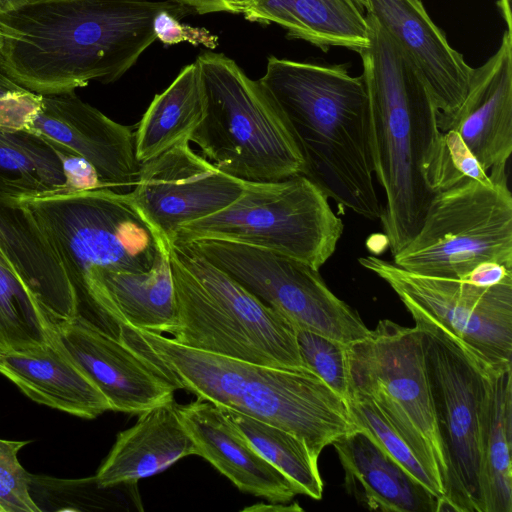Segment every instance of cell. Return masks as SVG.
Listing matches in <instances>:
<instances>
[{
  "label": "cell",
  "mask_w": 512,
  "mask_h": 512,
  "mask_svg": "<svg viewBox=\"0 0 512 512\" xmlns=\"http://www.w3.org/2000/svg\"><path fill=\"white\" fill-rule=\"evenodd\" d=\"M438 125L442 132H457L486 172L506 167L512 152L511 31L504 32L484 64L473 68L463 101Z\"/></svg>",
  "instance_id": "ac0fdd59"
},
{
  "label": "cell",
  "mask_w": 512,
  "mask_h": 512,
  "mask_svg": "<svg viewBox=\"0 0 512 512\" xmlns=\"http://www.w3.org/2000/svg\"><path fill=\"white\" fill-rule=\"evenodd\" d=\"M85 306L116 326L171 334L176 325L177 305L170 244L161 248L149 271H102Z\"/></svg>",
  "instance_id": "44dd1931"
},
{
  "label": "cell",
  "mask_w": 512,
  "mask_h": 512,
  "mask_svg": "<svg viewBox=\"0 0 512 512\" xmlns=\"http://www.w3.org/2000/svg\"><path fill=\"white\" fill-rule=\"evenodd\" d=\"M296 338L304 366L347 401L346 344L305 329H296Z\"/></svg>",
  "instance_id": "1f68e13d"
},
{
  "label": "cell",
  "mask_w": 512,
  "mask_h": 512,
  "mask_svg": "<svg viewBox=\"0 0 512 512\" xmlns=\"http://www.w3.org/2000/svg\"><path fill=\"white\" fill-rule=\"evenodd\" d=\"M366 19L370 43L358 53L373 168L386 195L380 220L395 255L419 231L436 193L465 177L450 163L438 108L422 76L380 25Z\"/></svg>",
  "instance_id": "7a4b0ae2"
},
{
  "label": "cell",
  "mask_w": 512,
  "mask_h": 512,
  "mask_svg": "<svg viewBox=\"0 0 512 512\" xmlns=\"http://www.w3.org/2000/svg\"><path fill=\"white\" fill-rule=\"evenodd\" d=\"M354 2L360 7V9H362L364 11V8L361 4V0H354Z\"/></svg>",
  "instance_id": "7bdbcfd3"
},
{
  "label": "cell",
  "mask_w": 512,
  "mask_h": 512,
  "mask_svg": "<svg viewBox=\"0 0 512 512\" xmlns=\"http://www.w3.org/2000/svg\"><path fill=\"white\" fill-rule=\"evenodd\" d=\"M344 224L328 197L302 174L247 182L225 208L182 225L170 244L200 239L235 242L273 251L319 270L333 255Z\"/></svg>",
  "instance_id": "ba28073f"
},
{
  "label": "cell",
  "mask_w": 512,
  "mask_h": 512,
  "mask_svg": "<svg viewBox=\"0 0 512 512\" xmlns=\"http://www.w3.org/2000/svg\"><path fill=\"white\" fill-rule=\"evenodd\" d=\"M426 373L447 474L438 511L485 512L480 413L487 368L455 337L423 321Z\"/></svg>",
  "instance_id": "8fae6325"
},
{
  "label": "cell",
  "mask_w": 512,
  "mask_h": 512,
  "mask_svg": "<svg viewBox=\"0 0 512 512\" xmlns=\"http://www.w3.org/2000/svg\"><path fill=\"white\" fill-rule=\"evenodd\" d=\"M245 181L234 178L194 152L184 139L141 163L128 196L169 244L178 229L231 204Z\"/></svg>",
  "instance_id": "5bb4252c"
},
{
  "label": "cell",
  "mask_w": 512,
  "mask_h": 512,
  "mask_svg": "<svg viewBox=\"0 0 512 512\" xmlns=\"http://www.w3.org/2000/svg\"><path fill=\"white\" fill-rule=\"evenodd\" d=\"M443 136L450 163L461 177L472 178L484 184L493 182L457 132L447 130L443 132Z\"/></svg>",
  "instance_id": "d590c367"
},
{
  "label": "cell",
  "mask_w": 512,
  "mask_h": 512,
  "mask_svg": "<svg viewBox=\"0 0 512 512\" xmlns=\"http://www.w3.org/2000/svg\"><path fill=\"white\" fill-rule=\"evenodd\" d=\"M0 374L33 401L93 419L110 405L60 342L56 331L45 345L25 353L0 357Z\"/></svg>",
  "instance_id": "603a6c76"
},
{
  "label": "cell",
  "mask_w": 512,
  "mask_h": 512,
  "mask_svg": "<svg viewBox=\"0 0 512 512\" xmlns=\"http://www.w3.org/2000/svg\"><path fill=\"white\" fill-rule=\"evenodd\" d=\"M206 100L199 66L186 65L172 83L154 96L134 132L135 154L144 163L189 139L205 115Z\"/></svg>",
  "instance_id": "4316f807"
},
{
  "label": "cell",
  "mask_w": 512,
  "mask_h": 512,
  "mask_svg": "<svg viewBox=\"0 0 512 512\" xmlns=\"http://www.w3.org/2000/svg\"><path fill=\"white\" fill-rule=\"evenodd\" d=\"M358 261L393 289L414 322L445 330L486 366L512 364V279L480 287L413 273L373 255Z\"/></svg>",
  "instance_id": "4fadbf2b"
},
{
  "label": "cell",
  "mask_w": 512,
  "mask_h": 512,
  "mask_svg": "<svg viewBox=\"0 0 512 512\" xmlns=\"http://www.w3.org/2000/svg\"><path fill=\"white\" fill-rule=\"evenodd\" d=\"M50 142L62 162L67 192L105 188L100 182L95 168L85 158L65 146Z\"/></svg>",
  "instance_id": "e575fe53"
},
{
  "label": "cell",
  "mask_w": 512,
  "mask_h": 512,
  "mask_svg": "<svg viewBox=\"0 0 512 512\" xmlns=\"http://www.w3.org/2000/svg\"><path fill=\"white\" fill-rule=\"evenodd\" d=\"M22 1L23 0H0V13H4L13 9Z\"/></svg>",
  "instance_id": "b9f144b4"
},
{
  "label": "cell",
  "mask_w": 512,
  "mask_h": 512,
  "mask_svg": "<svg viewBox=\"0 0 512 512\" xmlns=\"http://www.w3.org/2000/svg\"><path fill=\"white\" fill-rule=\"evenodd\" d=\"M502 4L500 5L503 15L505 16L507 30L511 31V10H510V0H500Z\"/></svg>",
  "instance_id": "ab89813d"
},
{
  "label": "cell",
  "mask_w": 512,
  "mask_h": 512,
  "mask_svg": "<svg viewBox=\"0 0 512 512\" xmlns=\"http://www.w3.org/2000/svg\"><path fill=\"white\" fill-rule=\"evenodd\" d=\"M14 197L55 246L76 291L79 310L102 271H149L168 243L128 192L98 188Z\"/></svg>",
  "instance_id": "52a82bcc"
},
{
  "label": "cell",
  "mask_w": 512,
  "mask_h": 512,
  "mask_svg": "<svg viewBox=\"0 0 512 512\" xmlns=\"http://www.w3.org/2000/svg\"><path fill=\"white\" fill-rule=\"evenodd\" d=\"M54 332L32 293L0 257V357L39 348Z\"/></svg>",
  "instance_id": "f546056e"
},
{
  "label": "cell",
  "mask_w": 512,
  "mask_h": 512,
  "mask_svg": "<svg viewBox=\"0 0 512 512\" xmlns=\"http://www.w3.org/2000/svg\"><path fill=\"white\" fill-rule=\"evenodd\" d=\"M220 409L252 447L293 483L299 494L322 499L323 481L318 460L303 441L274 425L229 409Z\"/></svg>",
  "instance_id": "f1b7e54d"
},
{
  "label": "cell",
  "mask_w": 512,
  "mask_h": 512,
  "mask_svg": "<svg viewBox=\"0 0 512 512\" xmlns=\"http://www.w3.org/2000/svg\"><path fill=\"white\" fill-rule=\"evenodd\" d=\"M136 423L121 431L99 467L95 481L111 488L159 473L179 459L197 455L176 403L170 401L138 414Z\"/></svg>",
  "instance_id": "cb8c5ba5"
},
{
  "label": "cell",
  "mask_w": 512,
  "mask_h": 512,
  "mask_svg": "<svg viewBox=\"0 0 512 512\" xmlns=\"http://www.w3.org/2000/svg\"><path fill=\"white\" fill-rule=\"evenodd\" d=\"M2 62V56L0 54V65ZM15 84L1 69H0V90L12 87Z\"/></svg>",
  "instance_id": "60d3db41"
},
{
  "label": "cell",
  "mask_w": 512,
  "mask_h": 512,
  "mask_svg": "<svg viewBox=\"0 0 512 512\" xmlns=\"http://www.w3.org/2000/svg\"><path fill=\"white\" fill-rule=\"evenodd\" d=\"M116 336L176 390L292 433L317 460L326 446L356 429L346 401L307 368L233 359L129 326H117Z\"/></svg>",
  "instance_id": "3957f363"
},
{
  "label": "cell",
  "mask_w": 512,
  "mask_h": 512,
  "mask_svg": "<svg viewBox=\"0 0 512 512\" xmlns=\"http://www.w3.org/2000/svg\"><path fill=\"white\" fill-rule=\"evenodd\" d=\"M28 441L0 439V512H39L30 494V475L18 459Z\"/></svg>",
  "instance_id": "d6a6232c"
},
{
  "label": "cell",
  "mask_w": 512,
  "mask_h": 512,
  "mask_svg": "<svg viewBox=\"0 0 512 512\" xmlns=\"http://www.w3.org/2000/svg\"><path fill=\"white\" fill-rule=\"evenodd\" d=\"M180 245L223 270L281 313L295 329L344 344L361 340L370 332L357 311L328 288L319 270L302 261L222 240L200 239Z\"/></svg>",
  "instance_id": "7c38bea8"
},
{
  "label": "cell",
  "mask_w": 512,
  "mask_h": 512,
  "mask_svg": "<svg viewBox=\"0 0 512 512\" xmlns=\"http://www.w3.org/2000/svg\"><path fill=\"white\" fill-rule=\"evenodd\" d=\"M198 14L229 12L240 14L242 7L249 0H171Z\"/></svg>",
  "instance_id": "74e56055"
},
{
  "label": "cell",
  "mask_w": 512,
  "mask_h": 512,
  "mask_svg": "<svg viewBox=\"0 0 512 512\" xmlns=\"http://www.w3.org/2000/svg\"><path fill=\"white\" fill-rule=\"evenodd\" d=\"M346 403L354 427L368 434L409 475L432 492L439 503L443 492L375 403L368 396L357 392H350Z\"/></svg>",
  "instance_id": "4dcf8cb0"
},
{
  "label": "cell",
  "mask_w": 512,
  "mask_h": 512,
  "mask_svg": "<svg viewBox=\"0 0 512 512\" xmlns=\"http://www.w3.org/2000/svg\"><path fill=\"white\" fill-rule=\"evenodd\" d=\"M0 257L56 328L79 314V301L52 241L13 194L0 190Z\"/></svg>",
  "instance_id": "d6986e66"
},
{
  "label": "cell",
  "mask_w": 512,
  "mask_h": 512,
  "mask_svg": "<svg viewBox=\"0 0 512 512\" xmlns=\"http://www.w3.org/2000/svg\"><path fill=\"white\" fill-rule=\"evenodd\" d=\"M197 455L207 460L240 491L273 504H286L298 493L293 483L265 460L219 407L201 399L176 404Z\"/></svg>",
  "instance_id": "ffe728a7"
},
{
  "label": "cell",
  "mask_w": 512,
  "mask_h": 512,
  "mask_svg": "<svg viewBox=\"0 0 512 512\" xmlns=\"http://www.w3.org/2000/svg\"><path fill=\"white\" fill-rule=\"evenodd\" d=\"M41 106V95L20 85L0 90V128L26 129Z\"/></svg>",
  "instance_id": "836d02e7"
},
{
  "label": "cell",
  "mask_w": 512,
  "mask_h": 512,
  "mask_svg": "<svg viewBox=\"0 0 512 512\" xmlns=\"http://www.w3.org/2000/svg\"><path fill=\"white\" fill-rule=\"evenodd\" d=\"M367 15L394 40L422 76L438 108V120L463 101L473 68L453 49L420 0H361Z\"/></svg>",
  "instance_id": "e0dca14e"
},
{
  "label": "cell",
  "mask_w": 512,
  "mask_h": 512,
  "mask_svg": "<svg viewBox=\"0 0 512 512\" xmlns=\"http://www.w3.org/2000/svg\"><path fill=\"white\" fill-rule=\"evenodd\" d=\"M206 108L189 141L222 172L247 182L302 174L304 163L291 129L259 80L231 58L204 52L196 58Z\"/></svg>",
  "instance_id": "8992f818"
},
{
  "label": "cell",
  "mask_w": 512,
  "mask_h": 512,
  "mask_svg": "<svg viewBox=\"0 0 512 512\" xmlns=\"http://www.w3.org/2000/svg\"><path fill=\"white\" fill-rule=\"evenodd\" d=\"M177 317L175 342L255 364L306 368L295 327L223 270L170 244Z\"/></svg>",
  "instance_id": "5b68a950"
},
{
  "label": "cell",
  "mask_w": 512,
  "mask_h": 512,
  "mask_svg": "<svg viewBox=\"0 0 512 512\" xmlns=\"http://www.w3.org/2000/svg\"><path fill=\"white\" fill-rule=\"evenodd\" d=\"M163 12L181 17L186 8L173 1L23 0L0 13L16 32L0 69L40 95L113 83L157 39L155 22Z\"/></svg>",
  "instance_id": "6da1fadb"
},
{
  "label": "cell",
  "mask_w": 512,
  "mask_h": 512,
  "mask_svg": "<svg viewBox=\"0 0 512 512\" xmlns=\"http://www.w3.org/2000/svg\"><path fill=\"white\" fill-rule=\"evenodd\" d=\"M346 357L349 393L364 394L375 403L444 496L447 468L421 329L380 320L365 338L346 344Z\"/></svg>",
  "instance_id": "30bf717a"
},
{
  "label": "cell",
  "mask_w": 512,
  "mask_h": 512,
  "mask_svg": "<svg viewBox=\"0 0 512 512\" xmlns=\"http://www.w3.org/2000/svg\"><path fill=\"white\" fill-rule=\"evenodd\" d=\"M484 184L462 178L431 201L414 238L393 263L413 273L464 280L482 263L512 269V195L505 168Z\"/></svg>",
  "instance_id": "9c48e42d"
},
{
  "label": "cell",
  "mask_w": 512,
  "mask_h": 512,
  "mask_svg": "<svg viewBox=\"0 0 512 512\" xmlns=\"http://www.w3.org/2000/svg\"><path fill=\"white\" fill-rule=\"evenodd\" d=\"M240 14L251 22L278 24L290 38L323 50L342 46L359 52L370 43L371 26L354 0H249Z\"/></svg>",
  "instance_id": "d4e9b609"
},
{
  "label": "cell",
  "mask_w": 512,
  "mask_h": 512,
  "mask_svg": "<svg viewBox=\"0 0 512 512\" xmlns=\"http://www.w3.org/2000/svg\"><path fill=\"white\" fill-rule=\"evenodd\" d=\"M55 331L110 410L140 414L174 400L175 387L155 366L84 315Z\"/></svg>",
  "instance_id": "2e32d148"
},
{
  "label": "cell",
  "mask_w": 512,
  "mask_h": 512,
  "mask_svg": "<svg viewBox=\"0 0 512 512\" xmlns=\"http://www.w3.org/2000/svg\"><path fill=\"white\" fill-rule=\"evenodd\" d=\"M0 190L13 195L67 192L53 144L26 129L0 128Z\"/></svg>",
  "instance_id": "83f0119b"
},
{
  "label": "cell",
  "mask_w": 512,
  "mask_h": 512,
  "mask_svg": "<svg viewBox=\"0 0 512 512\" xmlns=\"http://www.w3.org/2000/svg\"><path fill=\"white\" fill-rule=\"evenodd\" d=\"M512 364L488 367L480 413L485 512H512Z\"/></svg>",
  "instance_id": "484cf974"
},
{
  "label": "cell",
  "mask_w": 512,
  "mask_h": 512,
  "mask_svg": "<svg viewBox=\"0 0 512 512\" xmlns=\"http://www.w3.org/2000/svg\"><path fill=\"white\" fill-rule=\"evenodd\" d=\"M332 445L345 489L360 505L383 512H437L438 498L362 430L356 428Z\"/></svg>",
  "instance_id": "7402d4cb"
},
{
  "label": "cell",
  "mask_w": 512,
  "mask_h": 512,
  "mask_svg": "<svg viewBox=\"0 0 512 512\" xmlns=\"http://www.w3.org/2000/svg\"><path fill=\"white\" fill-rule=\"evenodd\" d=\"M259 81L291 129L304 163L302 175L339 206L380 219L363 76L349 75L345 65L270 56Z\"/></svg>",
  "instance_id": "277c9868"
},
{
  "label": "cell",
  "mask_w": 512,
  "mask_h": 512,
  "mask_svg": "<svg viewBox=\"0 0 512 512\" xmlns=\"http://www.w3.org/2000/svg\"><path fill=\"white\" fill-rule=\"evenodd\" d=\"M133 127L117 123L75 92L41 95V106L26 130L85 158L105 188L130 192L140 163Z\"/></svg>",
  "instance_id": "9a60e30c"
},
{
  "label": "cell",
  "mask_w": 512,
  "mask_h": 512,
  "mask_svg": "<svg viewBox=\"0 0 512 512\" xmlns=\"http://www.w3.org/2000/svg\"><path fill=\"white\" fill-rule=\"evenodd\" d=\"M14 37H16V32L0 20V54H2L7 41Z\"/></svg>",
  "instance_id": "f35d334b"
},
{
  "label": "cell",
  "mask_w": 512,
  "mask_h": 512,
  "mask_svg": "<svg viewBox=\"0 0 512 512\" xmlns=\"http://www.w3.org/2000/svg\"><path fill=\"white\" fill-rule=\"evenodd\" d=\"M508 279H512L511 268L498 263L487 262L472 270L464 281L480 287H490Z\"/></svg>",
  "instance_id": "8d00e7d4"
}]
</instances>
